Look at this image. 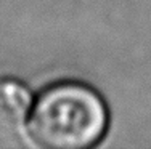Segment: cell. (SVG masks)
<instances>
[{"label": "cell", "mask_w": 151, "mask_h": 149, "mask_svg": "<svg viewBox=\"0 0 151 149\" xmlns=\"http://www.w3.org/2000/svg\"><path fill=\"white\" fill-rule=\"evenodd\" d=\"M29 88L13 77H0V133H16L31 111Z\"/></svg>", "instance_id": "2"}, {"label": "cell", "mask_w": 151, "mask_h": 149, "mask_svg": "<svg viewBox=\"0 0 151 149\" xmlns=\"http://www.w3.org/2000/svg\"><path fill=\"white\" fill-rule=\"evenodd\" d=\"M108 127L103 98L88 85L60 82L39 95L29 130L48 149H82L101 140Z\"/></svg>", "instance_id": "1"}]
</instances>
